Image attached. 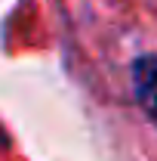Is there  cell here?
Wrapping results in <instances>:
<instances>
[{"label":"cell","instance_id":"6da1fadb","mask_svg":"<svg viewBox=\"0 0 157 161\" xmlns=\"http://www.w3.org/2000/svg\"><path fill=\"white\" fill-rule=\"evenodd\" d=\"M133 90H136L142 112L157 124V59L154 56H142L133 65Z\"/></svg>","mask_w":157,"mask_h":161}]
</instances>
